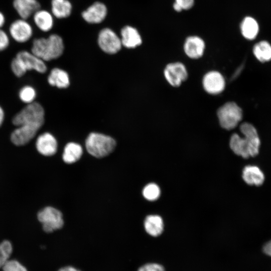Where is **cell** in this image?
Listing matches in <instances>:
<instances>
[{
    "mask_svg": "<svg viewBox=\"0 0 271 271\" xmlns=\"http://www.w3.org/2000/svg\"><path fill=\"white\" fill-rule=\"evenodd\" d=\"M15 57L20 61L27 71L35 70L40 73H44L47 71L45 61L31 52L22 50L18 52Z\"/></svg>",
    "mask_w": 271,
    "mask_h": 271,
    "instance_id": "cell-11",
    "label": "cell"
},
{
    "mask_svg": "<svg viewBox=\"0 0 271 271\" xmlns=\"http://www.w3.org/2000/svg\"><path fill=\"white\" fill-rule=\"evenodd\" d=\"M45 111L43 106L38 102H34L27 104L13 118L14 125H30L40 128L44 123Z\"/></svg>",
    "mask_w": 271,
    "mask_h": 271,
    "instance_id": "cell-2",
    "label": "cell"
},
{
    "mask_svg": "<svg viewBox=\"0 0 271 271\" xmlns=\"http://www.w3.org/2000/svg\"><path fill=\"white\" fill-rule=\"evenodd\" d=\"M260 145L259 139L253 135L241 137L233 133L229 140V147L236 155L244 159L253 157L257 153Z\"/></svg>",
    "mask_w": 271,
    "mask_h": 271,
    "instance_id": "cell-4",
    "label": "cell"
},
{
    "mask_svg": "<svg viewBox=\"0 0 271 271\" xmlns=\"http://www.w3.org/2000/svg\"><path fill=\"white\" fill-rule=\"evenodd\" d=\"M262 250L265 254L271 256V240L267 241L264 244Z\"/></svg>",
    "mask_w": 271,
    "mask_h": 271,
    "instance_id": "cell-34",
    "label": "cell"
},
{
    "mask_svg": "<svg viewBox=\"0 0 271 271\" xmlns=\"http://www.w3.org/2000/svg\"><path fill=\"white\" fill-rule=\"evenodd\" d=\"M5 111L3 107L0 105V127L3 124L5 119Z\"/></svg>",
    "mask_w": 271,
    "mask_h": 271,
    "instance_id": "cell-36",
    "label": "cell"
},
{
    "mask_svg": "<svg viewBox=\"0 0 271 271\" xmlns=\"http://www.w3.org/2000/svg\"><path fill=\"white\" fill-rule=\"evenodd\" d=\"M16 127L11 133V140L14 145L18 146H24L28 143L40 129L30 125H21Z\"/></svg>",
    "mask_w": 271,
    "mask_h": 271,
    "instance_id": "cell-12",
    "label": "cell"
},
{
    "mask_svg": "<svg viewBox=\"0 0 271 271\" xmlns=\"http://www.w3.org/2000/svg\"><path fill=\"white\" fill-rule=\"evenodd\" d=\"M58 271H80V270L72 266H66L61 267Z\"/></svg>",
    "mask_w": 271,
    "mask_h": 271,
    "instance_id": "cell-35",
    "label": "cell"
},
{
    "mask_svg": "<svg viewBox=\"0 0 271 271\" xmlns=\"http://www.w3.org/2000/svg\"><path fill=\"white\" fill-rule=\"evenodd\" d=\"M35 88L30 85H26L21 88L19 92L20 100L27 104L35 102L36 97Z\"/></svg>",
    "mask_w": 271,
    "mask_h": 271,
    "instance_id": "cell-27",
    "label": "cell"
},
{
    "mask_svg": "<svg viewBox=\"0 0 271 271\" xmlns=\"http://www.w3.org/2000/svg\"><path fill=\"white\" fill-rule=\"evenodd\" d=\"M2 268L3 271H28L23 264L15 259L7 260Z\"/></svg>",
    "mask_w": 271,
    "mask_h": 271,
    "instance_id": "cell-29",
    "label": "cell"
},
{
    "mask_svg": "<svg viewBox=\"0 0 271 271\" xmlns=\"http://www.w3.org/2000/svg\"><path fill=\"white\" fill-rule=\"evenodd\" d=\"M122 45L127 48H134L142 43V39L138 31L134 28L126 26L121 30Z\"/></svg>",
    "mask_w": 271,
    "mask_h": 271,
    "instance_id": "cell-18",
    "label": "cell"
},
{
    "mask_svg": "<svg viewBox=\"0 0 271 271\" xmlns=\"http://www.w3.org/2000/svg\"><path fill=\"white\" fill-rule=\"evenodd\" d=\"M36 147L41 155L51 156L57 152V142L51 133L46 132L38 136L36 142Z\"/></svg>",
    "mask_w": 271,
    "mask_h": 271,
    "instance_id": "cell-14",
    "label": "cell"
},
{
    "mask_svg": "<svg viewBox=\"0 0 271 271\" xmlns=\"http://www.w3.org/2000/svg\"><path fill=\"white\" fill-rule=\"evenodd\" d=\"M142 194L146 200L154 201L157 200L160 197L161 189L157 184L151 183L145 186Z\"/></svg>",
    "mask_w": 271,
    "mask_h": 271,
    "instance_id": "cell-26",
    "label": "cell"
},
{
    "mask_svg": "<svg viewBox=\"0 0 271 271\" xmlns=\"http://www.w3.org/2000/svg\"><path fill=\"white\" fill-rule=\"evenodd\" d=\"M107 14L105 5L99 2L93 3L82 13V17L87 23L98 24L104 20Z\"/></svg>",
    "mask_w": 271,
    "mask_h": 271,
    "instance_id": "cell-15",
    "label": "cell"
},
{
    "mask_svg": "<svg viewBox=\"0 0 271 271\" xmlns=\"http://www.w3.org/2000/svg\"><path fill=\"white\" fill-rule=\"evenodd\" d=\"M11 68L14 75L18 77L23 76L27 72L16 57H15L11 61Z\"/></svg>",
    "mask_w": 271,
    "mask_h": 271,
    "instance_id": "cell-30",
    "label": "cell"
},
{
    "mask_svg": "<svg viewBox=\"0 0 271 271\" xmlns=\"http://www.w3.org/2000/svg\"><path fill=\"white\" fill-rule=\"evenodd\" d=\"M138 271H165L164 267L158 263H149L141 266Z\"/></svg>",
    "mask_w": 271,
    "mask_h": 271,
    "instance_id": "cell-32",
    "label": "cell"
},
{
    "mask_svg": "<svg viewBox=\"0 0 271 271\" xmlns=\"http://www.w3.org/2000/svg\"><path fill=\"white\" fill-rule=\"evenodd\" d=\"M48 82L53 86L59 88H67L69 85V75L66 71L55 68L51 71L48 77Z\"/></svg>",
    "mask_w": 271,
    "mask_h": 271,
    "instance_id": "cell-21",
    "label": "cell"
},
{
    "mask_svg": "<svg viewBox=\"0 0 271 271\" xmlns=\"http://www.w3.org/2000/svg\"><path fill=\"white\" fill-rule=\"evenodd\" d=\"M83 153L81 146L75 143H69L65 147L62 155L64 162L72 164L78 161Z\"/></svg>",
    "mask_w": 271,
    "mask_h": 271,
    "instance_id": "cell-23",
    "label": "cell"
},
{
    "mask_svg": "<svg viewBox=\"0 0 271 271\" xmlns=\"http://www.w3.org/2000/svg\"><path fill=\"white\" fill-rule=\"evenodd\" d=\"M10 43V37L8 33L0 28V52L7 49Z\"/></svg>",
    "mask_w": 271,
    "mask_h": 271,
    "instance_id": "cell-31",
    "label": "cell"
},
{
    "mask_svg": "<svg viewBox=\"0 0 271 271\" xmlns=\"http://www.w3.org/2000/svg\"><path fill=\"white\" fill-rule=\"evenodd\" d=\"M164 74L167 82L175 87L179 86L188 77L185 66L179 62L168 64L164 69Z\"/></svg>",
    "mask_w": 271,
    "mask_h": 271,
    "instance_id": "cell-9",
    "label": "cell"
},
{
    "mask_svg": "<svg viewBox=\"0 0 271 271\" xmlns=\"http://www.w3.org/2000/svg\"><path fill=\"white\" fill-rule=\"evenodd\" d=\"M220 126L226 130L234 128L242 118L241 108L235 102H227L221 106L217 111Z\"/></svg>",
    "mask_w": 271,
    "mask_h": 271,
    "instance_id": "cell-5",
    "label": "cell"
},
{
    "mask_svg": "<svg viewBox=\"0 0 271 271\" xmlns=\"http://www.w3.org/2000/svg\"><path fill=\"white\" fill-rule=\"evenodd\" d=\"M203 88L210 94H218L222 92L225 87V80L223 76L217 71L207 72L202 79Z\"/></svg>",
    "mask_w": 271,
    "mask_h": 271,
    "instance_id": "cell-10",
    "label": "cell"
},
{
    "mask_svg": "<svg viewBox=\"0 0 271 271\" xmlns=\"http://www.w3.org/2000/svg\"><path fill=\"white\" fill-rule=\"evenodd\" d=\"M242 178L249 185L259 186L264 182L265 176L261 170L257 166H245L242 171Z\"/></svg>",
    "mask_w": 271,
    "mask_h": 271,
    "instance_id": "cell-17",
    "label": "cell"
},
{
    "mask_svg": "<svg viewBox=\"0 0 271 271\" xmlns=\"http://www.w3.org/2000/svg\"><path fill=\"white\" fill-rule=\"evenodd\" d=\"M98 44L103 52L109 54L117 53L121 49L122 45L120 39L109 28H104L100 31Z\"/></svg>",
    "mask_w": 271,
    "mask_h": 271,
    "instance_id": "cell-8",
    "label": "cell"
},
{
    "mask_svg": "<svg viewBox=\"0 0 271 271\" xmlns=\"http://www.w3.org/2000/svg\"><path fill=\"white\" fill-rule=\"evenodd\" d=\"M240 31L242 35L245 39L253 40L256 38L258 33V24L252 17H246L241 23Z\"/></svg>",
    "mask_w": 271,
    "mask_h": 271,
    "instance_id": "cell-22",
    "label": "cell"
},
{
    "mask_svg": "<svg viewBox=\"0 0 271 271\" xmlns=\"http://www.w3.org/2000/svg\"><path fill=\"white\" fill-rule=\"evenodd\" d=\"M144 225L146 232L152 236H158L164 230L163 219L158 215L147 216L145 219Z\"/></svg>",
    "mask_w": 271,
    "mask_h": 271,
    "instance_id": "cell-20",
    "label": "cell"
},
{
    "mask_svg": "<svg viewBox=\"0 0 271 271\" xmlns=\"http://www.w3.org/2000/svg\"><path fill=\"white\" fill-rule=\"evenodd\" d=\"M6 22V18L4 14L0 11V28H2Z\"/></svg>",
    "mask_w": 271,
    "mask_h": 271,
    "instance_id": "cell-37",
    "label": "cell"
},
{
    "mask_svg": "<svg viewBox=\"0 0 271 271\" xmlns=\"http://www.w3.org/2000/svg\"><path fill=\"white\" fill-rule=\"evenodd\" d=\"M72 5L68 0H52V15L58 19L69 17L71 13Z\"/></svg>",
    "mask_w": 271,
    "mask_h": 271,
    "instance_id": "cell-24",
    "label": "cell"
},
{
    "mask_svg": "<svg viewBox=\"0 0 271 271\" xmlns=\"http://www.w3.org/2000/svg\"><path fill=\"white\" fill-rule=\"evenodd\" d=\"M184 50L186 55L191 59H198L202 57L205 49L204 40L198 36L188 37L184 44Z\"/></svg>",
    "mask_w": 271,
    "mask_h": 271,
    "instance_id": "cell-13",
    "label": "cell"
},
{
    "mask_svg": "<svg viewBox=\"0 0 271 271\" xmlns=\"http://www.w3.org/2000/svg\"><path fill=\"white\" fill-rule=\"evenodd\" d=\"M37 218L42 223L43 230L48 233L61 228L64 224L62 213L51 206L46 207L39 211Z\"/></svg>",
    "mask_w": 271,
    "mask_h": 271,
    "instance_id": "cell-6",
    "label": "cell"
},
{
    "mask_svg": "<svg viewBox=\"0 0 271 271\" xmlns=\"http://www.w3.org/2000/svg\"><path fill=\"white\" fill-rule=\"evenodd\" d=\"M11 37L16 42L24 43L29 41L33 35V29L26 19L20 18L14 21L9 28Z\"/></svg>",
    "mask_w": 271,
    "mask_h": 271,
    "instance_id": "cell-7",
    "label": "cell"
},
{
    "mask_svg": "<svg viewBox=\"0 0 271 271\" xmlns=\"http://www.w3.org/2000/svg\"><path fill=\"white\" fill-rule=\"evenodd\" d=\"M174 3L179 6L182 11L188 10L193 6L194 0H175Z\"/></svg>",
    "mask_w": 271,
    "mask_h": 271,
    "instance_id": "cell-33",
    "label": "cell"
},
{
    "mask_svg": "<svg viewBox=\"0 0 271 271\" xmlns=\"http://www.w3.org/2000/svg\"><path fill=\"white\" fill-rule=\"evenodd\" d=\"M64 49L62 38L54 34L47 38L34 39L31 52L44 61H49L60 57L63 53Z\"/></svg>",
    "mask_w": 271,
    "mask_h": 271,
    "instance_id": "cell-1",
    "label": "cell"
},
{
    "mask_svg": "<svg viewBox=\"0 0 271 271\" xmlns=\"http://www.w3.org/2000/svg\"><path fill=\"white\" fill-rule=\"evenodd\" d=\"M12 251L13 246L9 240H4L0 243V268L9 259Z\"/></svg>",
    "mask_w": 271,
    "mask_h": 271,
    "instance_id": "cell-28",
    "label": "cell"
},
{
    "mask_svg": "<svg viewBox=\"0 0 271 271\" xmlns=\"http://www.w3.org/2000/svg\"><path fill=\"white\" fill-rule=\"evenodd\" d=\"M85 146L89 154L94 157L101 158L113 152L116 146V142L109 136L92 132L86 139Z\"/></svg>",
    "mask_w": 271,
    "mask_h": 271,
    "instance_id": "cell-3",
    "label": "cell"
},
{
    "mask_svg": "<svg viewBox=\"0 0 271 271\" xmlns=\"http://www.w3.org/2000/svg\"><path fill=\"white\" fill-rule=\"evenodd\" d=\"M253 52L255 57L260 62L271 60V45L265 41L256 43L253 47Z\"/></svg>",
    "mask_w": 271,
    "mask_h": 271,
    "instance_id": "cell-25",
    "label": "cell"
},
{
    "mask_svg": "<svg viewBox=\"0 0 271 271\" xmlns=\"http://www.w3.org/2000/svg\"><path fill=\"white\" fill-rule=\"evenodd\" d=\"M33 18L36 27L42 32H47L53 27V15L46 10L39 9L33 14Z\"/></svg>",
    "mask_w": 271,
    "mask_h": 271,
    "instance_id": "cell-19",
    "label": "cell"
},
{
    "mask_svg": "<svg viewBox=\"0 0 271 271\" xmlns=\"http://www.w3.org/2000/svg\"><path fill=\"white\" fill-rule=\"evenodd\" d=\"M13 6L20 17L26 20L41 8L37 0H13Z\"/></svg>",
    "mask_w": 271,
    "mask_h": 271,
    "instance_id": "cell-16",
    "label": "cell"
}]
</instances>
